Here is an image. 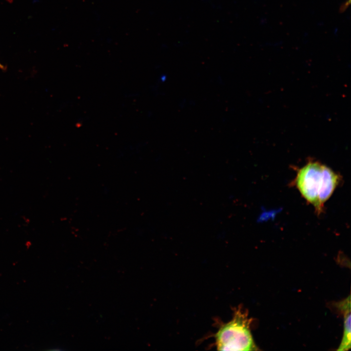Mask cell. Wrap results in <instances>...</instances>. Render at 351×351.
Wrapping results in <instances>:
<instances>
[{"instance_id":"cell-1","label":"cell","mask_w":351,"mask_h":351,"mask_svg":"<svg viewBox=\"0 0 351 351\" xmlns=\"http://www.w3.org/2000/svg\"><path fill=\"white\" fill-rule=\"evenodd\" d=\"M341 180V176L331 168L319 161L310 160L298 169L292 183L319 215Z\"/></svg>"},{"instance_id":"cell-2","label":"cell","mask_w":351,"mask_h":351,"mask_svg":"<svg viewBox=\"0 0 351 351\" xmlns=\"http://www.w3.org/2000/svg\"><path fill=\"white\" fill-rule=\"evenodd\" d=\"M252 320L241 308L234 312L232 319L224 324L215 334V345L219 351L257 350L250 331Z\"/></svg>"},{"instance_id":"cell-3","label":"cell","mask_w":351,"mask_h":351,"mask_svg":"<svg viewBox=\"0 0 351 351\" xmlns=\"http://www.w3.org/2000/svg\"><path fill=\"white\" fill-rule=\"evenodd\" d=\"M334 305L344 317L343 337L337 350L339 351H348L351 348V343L350 295L340 301L336 302Z\"/></svg>"},{"instance_id":"cell-4","label":"cell","mask_w":351,"mask_h":351,"mask_svg":"<svg viewBox=\"0 0 351 351\" xmlns=\"http://www.w3.org/2000/svg\"><path fill=\"white\" fill-rule=\"evenodd\" d=\"M0 68L3 69V66L0 63Z\"/></svg>"}]
</instances>
